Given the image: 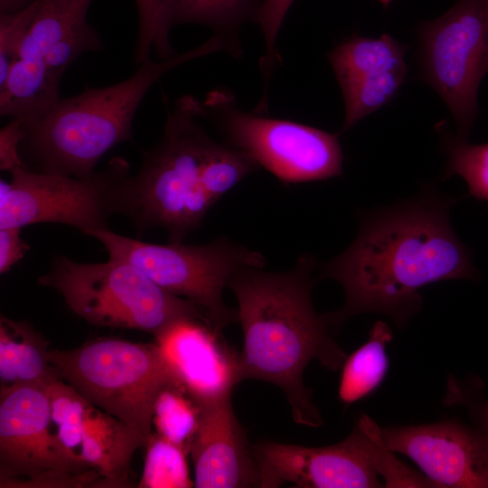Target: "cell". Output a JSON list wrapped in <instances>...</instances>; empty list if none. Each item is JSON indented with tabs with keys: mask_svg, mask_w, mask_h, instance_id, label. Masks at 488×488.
Here are the masks:
<instances>
[{
	"mask_svg": "<svg viewBox=\"0 0 488 488\" xmlns=\"http://www.w3.org/2000/svg\"><path fill=\"white\" fill-rule=\"evenodd\" d=\"M455 202L430 185L411 199L360 213L352 244L317 265L319 278L334 280L344 291L342 307L324 314L331 330L370 312L403 327L422 306V287L479 278L472 251L449 220Z\"/></svg>",
	"mask_w": 488,
	"mask_h": 488,
	"instance_id": "1",
	"label": "cell"
},
{
	"mask_svg": "<svg viewBox=\"0 0 488 488\" xmlns=\"http://www.w3.org/2000/svg\"><path fill=\"white\" fill-rule=\"evenodd\" d=\"M154 337L166 366L198 407L230 397L242 380L239 354L204 320L177 319Z\"/></svg>",
	"mask_w": 488,
	"mask_h": 488,
	"instance_id": "14",
	"label": "cell"
},
{
	"mask_svg": "<svg viewBox=\"0 0 488 488\" xmlns=\"http://www.w3.org/2000/svg\"><path fill=\"white\" fill-rule=\"evenodd\" d=\"M371 433L374 441L373 464L384 487H436L424 474L413 471L393 455L384 444L381 428L373 421Z\"/></svg>",
	"mask_w": 488,
	"mask_h": 488,
	"instance_id": "32",
	"label": "cell"
},
{
	"mask_svg": "<svg viewBox=\"0 0 488 488\" xmlns=\"http://www.w3.org/2000/svg\"><path fill=\"white\" fill-rule=\"evenodd\" d=\"M316 259L302 255L283 272L246 267L237 270L228 287L238 302L243 333L242 380L256 379L279 387L296 423L318 427L323 418L305 387L306 366L317 360L331 371L343 367L345 352L332 338L324 314L313 305Z\"/></svg>",
	"mask_w": 488,
	"mask_h": 488,
	"instance_id": "2",
	"label": "cell"
},
{
	"mask_svg": "<svg viewBox=\"0 0 488 488\" xmlns=\"http://www.w3.org/2000/svg\"><path fill=\"white\" fill-rule=\"evenodd\" d=\"M35 0H0V14H8L20 11Z\"/></svg>",
	"mask_w": 488,
	"mask_h": 488,
	"instance_id": "36",
	"label": "cell"
},
{
	"mask_svg": "<svg viewBox=\"0 0 488 488\" xmlns=\"http://www.w3.org/2000/svg\"><path fill=\"white\" fill-rule=\"evenodd\" d=\"M138 13V34L134 52L135 64L151 61L154 50L160 60L175 52L170 42L175 0H135Z\"/></svg>",
	"mask_w": 488,
	"mask_h": 488,
	"instance_id": "25",
	"label": "cell"
},
{
	"mask_svg": "<svg viewBox=\"0 0 488 488\" xmlns=\"http://www.w3.org/2000/svg\"><path fill=\"white\" fill-rule=\"evenodd\" d=\"M39 0L14 13L0 14V87L17 59L21 45L36 15Z\"/></svg>",
	"mask_w": 488,
	"mask_h": 488,
	"instance_id": "31",
	"label": "cell"
},
{
	"mask_svg": "<svg viewBox=\"0 0 488 488\" xmlns=\"http://www.w3.org/2000/svg\"><path fill=\"white\" fill-rule=\"evenodd\" d=\"M262 0H175L174 26L183 23L211 28L224 39L235 57L241 55L239 33L243 24L254 22Z\"/></svg>",
	"mask_w": 488,
	"mask_h": 488,
	"instance_id": "21",
	"label": "cell"
},
{
	"mask_svg": "<svg viewBox=\"0 0 488 488\" xmlns=\"http://www.w3.org/2000/svg\"><path fill=\"white\" fill-rule=\"evenodd\" d=\"M199 408V423L189 449L194 487H262L258 462L230 397Z\"/></svg>",
	"mask_w": 488,
	"mask_h": 488,
	"instance_id": "15",
	"label": "cell"
},
{
	"mask_svg": "<svg viewBox=\"0 0 488 488\" xmlns=\"http://www.w3.org/2000/svg\"><path fill=\"white\" fill-rule=\"evenodd\" d=\"M48 345V342L29 323L1 316V387H47L61 379L50 361Z\"/></svg>",
	"mask_w": 488,
	"mask_h": 488,
	"instance_id": "17",
	"label": "cell"
},
{
	"mask_svg": "<svg viewBox=\"0 0 488 488\" xmlns=\"http://www.w3.org/2000/svg\"><path fill=\"white\" fill-rule=\"evenodd\" d=\"M392 340V332L383 321H377L370 331L368 341L347 356L343 367L338 396L350 405L375 390L382 382L389 359L386 346Z\"/></svg>",
	"mask_w": 488,
	"mask_h": 488,
	"instance_id": "20",
	"label": "cell"
},
{
	"mask_svg": "<svg viewBox=\"0 0 488 488\" xmlns=\"http://www.w3.org/2000/svg\"><path fill=\"white\" fill-rule=\"evenodd\" d=\"M373 420L362 414L343 441L309 447L273 441L252 446L262 487L291 483L301 488L384 487L373 464Z\"/></svg>",
	"mask_w": 488,
	"mask_h": 488,
	"instance_id": "11",
	"label": "cell"
},
{
	"mask_svg": "<svg viewBox=\"0 0 488 488\" xmlns=\"http://www.w3.org/2000/svg\"><path fill=\"white\" fill-rule=\"evenodd\" d=\"M145 457L140 488H190L186 448L176 445L158 433H152L145 446Z\"/></svg>",
	"mask_w": 488,
	"mask_h": 488,
	"instance_id": "24",
	"label": "cell"
},
{
	"mask_svg": "<svg viewBox=\"0 0 488 488\" xmlns=\"http://www.w3.org/2000/svg\"><path fill=\"white\" fill-rule=\"evenodd\" d=\"M420 76L445 101L467 139L478 115L477 93L488 72V0H459L418 27Z\"/></svg>",
	"mask_w": 488,
	"mask_h": 488,
	"instance_id": "10",
	"label": "cell"
},
{
	"mask_svg": "<svg viewBox=\"0 0 488 488\" xmlns=\"http://www.w3.org/2000/svg\"><path fill=\"white\" fill-rule=\"evenodd\" d=\"M26 134L27 131L24 123L16 118H13L11 122L1 128V170L10 172L16 167H28L20 154V146Z\"/></svg>",
	"mask_w": 488,
	"mask_h": 488,
	"instance_id": "34",
	"label": "cell"
},
{
	"mask_svg": "<svg viewBox=\"0 0 488 488\" xmlns=\"http://www.w3.org/2000/svg\"><path fill=\"white\" fill-rule=\"evenodd\" d=\"M103 46L99 33L88 22L57 42L42 58L33 74L48 77L60 88L61 80L78 57L86 52H93Z\"/></svg>",
	"mask_w": 488,
	"mask_h": 488,
	"instance_id": "29",
	"label": "cell"
},
{
	"mask_svg": "<svg viewBox=\"0 0 488 488\" xmlns=\"http://www.w3.org/2000/svg\"><path fill=\"white\" fill-rule=\"evenodd\" d=\"M47 387L0 388V482L91 468L70 456L52 431Z\"/></svg>",
	"mask_w": 488,
	"mask_h": 488,
	"instance_id": "12",
	"label": "cell"
},
{
	"mask_svg": "<svg viewBox=\"0 0 488 488\" xmlns=\"http://www.w3.org/2000/svg\"><path fill=\"white\" fill-rule=\"evenodd\" d=\"M49 359L61 380L127 426L143 447L153 433L158 396L181 387L156 343L99 338L75 349H50Z\"/></svg>",
	"mask_w": 488,
	"mask_h": 488,
	"instance_id": "5",
	"label": "cell"
},
{
	"mask_svg": "<svg viewBox=\"0 0 488 488\" xmlns=\"http://www.w3.org/2000/svg\"><path fill=\"white\" fill-rule=\"evenodd\" d=\"M0 183V229L61 223L90 236L108 228L110 216L126 212L129 164L111 159L87 177H72L16 167Z\"/></svg>",
	"mask_w": 488,
	"mask_h": 488,
	"instance_id": "9",
	"label": "cell"
},
{
	"mask_svg": "<svg viewBox=\"0 0 488 488\" xmlns=\"http://www.w3.org/2000/svg\"><path fill=\"white\" fill-rule=\"evenodd\" d=\"M408 69L389 70L340 83L345 116L340 134L389 103L405 82Z\"/></svg>",
	"mask_w": 488,
	"mask_h": 488,
	"instance_id": "22",
	"label": "cell"
},
{
	"mask_svg": "<svg viewBox=\"0 0 488 488\" xmlns=\"http://www.w3.org/2000/svg\"><path fill=\"white\" fill-rule=\"evenodd\" d=\"M202 101L185 95L167 113L158 143L145 153L127 186L126 212L139 233L152 228L181 242L199 228L214 202L206 192L202 172L214 141L200 119Z\"/></svg>",
	"mask_w": 488,
	"mask_h": 488,
	"instance_id": "4",
	"label": "cell"
},
{
	"mask_svg": "<svg viewBox=\"0 0 488 488\" xmlns=\"http://www.w3.org/2000/svg\"><path fill=\"white\" fill-rule=\"evenodd\" d=\"M143 447L136 435L121 421L89 404L87 409L80 455L103 478V487L129 486L130 462Z\"/></svg>",
	"mask_w": 488,
	"mask_h": 488,
	"instance_id": "16",
	"label": "cell"
},
{
	"mask_svg": "<svg viewBox=\"0 0 488 488\" xmlns=\"http://www.w3.org/2000/svg\"><path fill=\"white\" fill-rule=\"evenodd\" d=\"M259 166L243 151L229 145L212 142L203 163V187L217 202L247 175Z\"/></svg>",
	"mask_w": 488,
	"mask_h": 488,
	"instance_id": "27",
	"label": "cell"
},
{
	"mask_svg": "<svg viewBox=\"0 0 488 488\" xmlns=\"http://www.w3.org/2000/svg\"><path fill=\"white\" fill-rule=\"evenodd\" d=\"M385 446L411 459L436 487L488 488V434L454 420L381 428Z\"/></svg>",
	"mask_w": 488,
	"mask_h": 488,
	"instance_id": "13",
	"label": "cell"
},
{
	"mask_svg": "<svg viewBox=\"0 0 488 488\" xmlns=\"http://www.w3.org/2000/svg\"><path fill=\"white\" fill-rule=\"evenodd\" d=\"M407 47L389 34L379 38L353 36L328 54L338 83L383 71L408 69Z\"/></svg>",
	"mask_w": 488,
	"mask_h": 488,
	"instance_id": "19",
	"label": "cell"
},
{
	"mask_svg": "<svg viewBox=\"0 0 488 488\" xmlns=\"http://www.w3.org/2000/svg\"><path fill=\"white\" fill-rule=\"evenodd\" d=\"M200 408L182 387H169L158 396L153 414L156 433L189 452L196 432Z\"/></svg>",
	"mask_w": 488,
	"mask_h": 488,
	"instance_id": "26",
	"label": "cell"
},
{
	"mask_svg": "<svg viewBox=\"0 0 488 488\" xmlns=\"http://www.w3.org/2000/svg\"><path fill=\"white\" fill-rule=\"evenodd\" d=\"M377 1H379L385 8H387L392 0H377Z\"/></svg>",
	"mask_w": 488,
	"mask_h": 488,
	"instance_id": "37",
	"label": "cell"
},
{
	"mask_svg": "<svg viewBox=\"0 0 488 488\" xmlns=\"http://www.w3.org/2000/svg\"><path fill=\"white\" fill-rule=\"evenodd\" d=\"M444 150L447 159L444 179L461 176L467 184V196L488 202V143L474 145L449 134Z\"/></svg>",
	"mask_w": 488,
	"mask_h": 488,
	"instance_id": "28",
	"label": "cell"
},
{
	"mask_svg": "<svg viewBox=\"0 0 488 488\" xmlns=\"http://www.w3.org/2000/svg\"><path fill=\"white\" fill-rule=\"evenodd\" d=\"M51 418L60 444L74 459L84 464L80 450L89 402L70 383L58 379L47 386Z\"/></svg>",
	"mask_w": 488,
	"mask_h": 488,
	"instance_id": "23",
	"label": "cell"
},
{
	"mask_svg": "<svg viewBox=\"0 0 488 488\" xmlns=\"http://www.w3.org/2000/svg\"><path fill=\"white\" fill-rule=\"evenodd\" d=\"M219 52L230 54L231 49L224 39L213 35L184 52L139 65L125 80L61 99L41 119L25 126L27 134L20 146L22 158L41 173L91 175L108 150L133 140L136 112L162 76L183 63Z\"/></svg>",
	"mask_w": 488,
	"mask_h": 488,
	"instance_id": "3",
	"label": "cell"
},
{
	"mask_svg": "<svg viewBox=\"0 0 488 488\" xmlns=\"http://www.w3.org/2000/svg\"><path fill=\"white\" fill-rule=\"evenodd\" d=\"M22 228L0 229V273L5 274L23 258L30 246L21 237Z\"/></svg>",
	"mask_w": 488,
	"mask_h": 488,
	"instance_id": "35",
	"label": "cell"
},
{
	"mask_svg": "<svg viewBox=\"0 0 488 488\" xmlns=\"http://www.w3.org/2000/svg\"><path fill=\"white\" fill-rule=\"evenodd\" d=\"M93 0H39L36 15L14 61L35 70L42 58L61 40L87 23Z\"/></svg>",
	"mask_w": 488,
	"mask_h": 488,
	"instance_id": "18",
	"label": "cell"
},
{
	"mask_svg": "<svg viewBox=\"0 0 488 488\" xmlns=\"http://www.w3.org/2000/svg\"><path fill=\"white\" fill-rule=\"evenodd\" d=\"M296 0H262L254 23L260 28L265 43L259 67L264 78V91L268 92L269 82L278 61L277 41L283 22Z\"/></svg>",
	"mask_w": 488,
	"mask_h": 488,
	"instance_id": "30",
	"label": "cell"
},
{
	"mask_svg": "<svg viewBox=\"0 0 488 488\" xmlns=\"http://www.w3.org/2000/svg\"><path fill=\"white\" fill-rule=\"evenodd\" d=\"M109 258L129 262L140 268L165 291L202 306L215 331L238 322L237 309L228 307L223 290L239 268H263L258 251L219 238L203 245L181 242L148 243L117 234L108 229L92 232Z\"/></svg>",
	"mask_w": 488,
	"mask_h": 488,
	"instance_id": "7",
	"label": "cell"
},
{
	"mask_svg": "<svg viewBox=\"0 0 488 488\" xmlns=\"http://www.w3.org/2000/svg\"><path fill=\"white\" fill-rule=\"evenodd\" d=\"M202 115L226 138L285 183L327 180L342 175L343 155L338 135L302 123L248 112L224 89L209 92Z\"/></svg>",
	"mask_w": 488,
	"mask_h": 488,
	"instance_id": "8",
	"label": "cell"
},
{
	"mask_svg": "<svg viewBox=\"0 0 488 488\" xmlns=\"http://www.w3.org/2000/svg\"><path fill=\"white\" fill-rule=\"evenodd\" d=\"M38 283L57 290L70 311L96 326L135 329L155 336L183 317L211 325L202 306L165 291L124 260L80 263L56 257Z\"/></svg>",
	"mask_w": 488,
	"mask_h": 488,
	"instance_id": "6",
	"label": "cell"
},
{
	"mask_svg": "<svg viewBox=\"0 0 488 488\" xmlns=\"http://www.w3.org/2000/svg\"><path fill=\"white\" fill-rule=\"evenodd\" d=\"M445 404L465 408L478 427L488 434V399L483 396V383L478 378L461 381L449 377Z\"/></svg>",
	"mask_w": 488,
	"mask_h": 488,
	"instance_id": "33",
	"label": "cell"
}]
</instances>
